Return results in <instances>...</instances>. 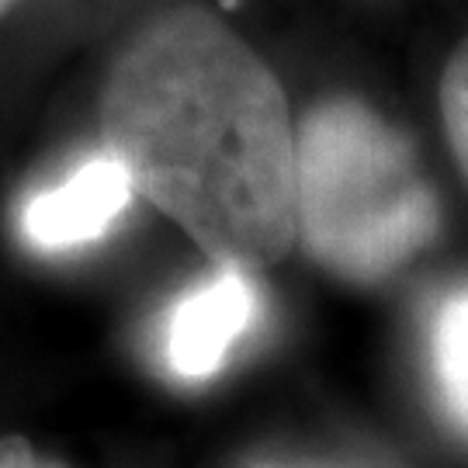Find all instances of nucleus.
I'll return each mask as SVG.
<instances>
[{"mask_svg": "<svg viewBox=\"0 0 468 468\" xmlns=\"http://www.w3.org/2000/svg\"><path fill=\"white\" fill-rule=\"evenodd\" d=\"M98 133L133 191L216 264L295 247V118L278 73L201 0L125 25L98 80Z\"/></svg>", "mask_w": 468, "mask_h": 468, "instance_id": "1", "label": "nucleus"}, {"mask_svg": "<svg viewBox=\"0 0 468 468\" xmlns=\"http://www.w3.org/2000/svg\"><path fill=\"white\" fill-rule=\"evenodd\" d=\"M441 229L413 139L365 98L316 101L295 125V243L344 282L392 278Z\"/></svg>", "mask_w": 468, "mask_h": 468, "instance_id": "2", "label": "nucleus"}, {"mask_svg": "<svg viewBox=\"0 0 468 468\" xmlns=\"http://www.w3.org/2000/svg\"><path fill=\"white\" fill-rule=\"evenodd\" d=\"M135 191L125 167L108 150L87 156L67 181L38 191L21 212V233L38 250L87 247L115 226Z\"/></svg>", "mask_w": 468, "mask_h": 468, "instance_id": "3", "label": "nucleus"}, {"mask_svg": "<svg viewBox=\"0 0 468 468\" xmlns=\"http://www.w3.org/2000/svg\"><path fill=\"white\" fill-rule=\"evenodd\" d=\"M257 316L250 271L216 264V274L177 302L167 323V361L181 378H208Z\"/></svg>", "mask_w": 468, "mask_h": 468, "instance_id": "4", "label": "nucleus"}, {"mask_svg": "<svg viewBox=\"0 0 468 468\" xmlns=\"http://www.w3.org/2000/svg\"><path fill=\"white\" fill-rule=\"evenodd\" d=\"M431 361L444 413L468 437V282L452 284L431 319Z\"/></svg>", "mask_w": 468, "mask_h": 468, "instance_id": "5", "label": "nucleus"}, {"mask_svg": "<svg viewBox=\"0 0 468 468\" xmlns=\"http://www.w3.org/2000/svg\"><path fill=\"white\" fill-rule=\"evenodd\" d=\"M437 108H441V125L448 135V150L458 164L462 181L468 185V35L454 46L441 69Z\"/></svg>", "mask_w": 468, "mask_h": 468, "instance_id": "6", "label": "nucleus"}, {"mask_svg": "<svg viewBox=\"0 0 468 468\" xmlns=\"http://www.w3.org/2000/svg\"><path fill=\"white\" fill-rule=\"evenodd\" d=\"M0 468H67L56 458H42L28 437H0Z\"/></svg>", "mask_w": 468, "mask_h": 468, "instance_id": "7", "label": "nucleus"}, {"mask_svg": "<svg viewBox=\"0 0 468 468\" xmlns=\"http://www.w3.org/2000/svg\"><path fill=\"white\" fill-rule=\"evenodd\" d=\"M42 0H0V49L11 35L21 28V21L32 15Z\"/></svg>", "mask_w": 468, "mask_h": 468, "instance_id": "8", "label": "nucleus"}]
</instances>
